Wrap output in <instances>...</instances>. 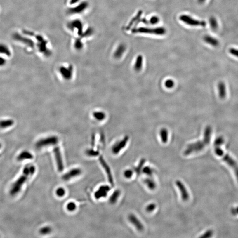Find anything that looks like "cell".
Wrapping results in <instances>:
<instances>
[{
    "label": "cell",
    "mask_w": 238,
    "mask_h": 238,
    "mask_svg": "<svg viewBox=\"0 0 238 238\" xmlns=\"http://www.w3.org/2000/svg\"><path fill=\"white\" fill-rule=\"evenodd\" d=\"M13 38L15 41H19L31 47H33L34 46V42L32 40L27 37L23 36L18 33H14L13 35Z\"/></svg>",
    "instance_id": "30bf717a"
},
{
    "label": "cell",
    "mask_w": 238,
    "mask_h": 238,
    "mask_svg": "<svg viewBox=\"0 0 238 238\" xmlns=\"http://www.w3.org/2000/svg\"><path fill=\"white\" fill-rule=\"evenodd\" d=\"M224 140L222 137H219L215 140L214 142V151L215 154L220 157L223 161L227 164L233 171L236 179L238 182V164L229 155L225 153L221 148V145L223 144Z\"/></svg>",
    "instance_id": "3957f363"
},
{
    "label": "cell",
    "mask_w": 238,
    "mask_h": 238,
    "mask_svg": "<svg viewBox=\"0 0 238 238\" xmlns=\"http://www.w3.org/2000/svg\"><path fill=\"white\" fill-rule=\"evenodd\" d=\"M145 182L150 189L154 190L156 187L155 183L150 178L146 179Z\"/></svg>",
    "instance_id": "f546056e"
},
{
    "label": "cell",
    "mask_w": 238,
    "mask_h": 238,
    "mask_svg": "<svg viewBox=\"0 0 238 238\" xmlns=\"http://www.w3.org/2000/svg\"><path fill=\"white\" fill-rule=\"evenodd\" d=\"M1 157V155L0 154V157Z\"/></svg>",
    "instance_id": "681fc988"
},
{
    "label": "cell",
    "mask_w": 238,
    "mask_h": 238,
    "mask_svg": "<svg viewBox=\"0 0 238 238\" xmlns=\"http://www.w3.org/2000/svg\"><path fill=\"white\" fill-rule=\"evenodd\" d=\"M56 193L57 196H58V197H63L65 194V190L64 188L61 187L58 188L57 190H56Z\"/></svg>",
    "instance_id": "e575fe53"
},
{
    "label": "cell",
    "mask_w": 238,
    "mask_h": 238,
    "mask_svg": "<svg viewBox=\"0 0 238 238\" xmlns=\"http://www.w3.org/2000/svg\"><path fill=\"white\" fill-rule=\"evenodd\" d=\"M212 135V128L211 126H207L204 131L203 139L188 145L184 151V154L188 155L190 154L202 151L210 143Z\"/></svg>",
    "instance_id": "6da1fadb"
},
{
    "label": "cell",
    "mask_w": 238,
    "mask_h": 238,
    "mask_svg": "<svg viewBox=\"0 0 238 238\" xmlns=\"http://www.w3.org/2000/svg\"><path fill=\"white\" fill-rule=\"evenodd\" d=\"M75 48L77 50H80L83 48V44H82L80 40H77L76 41L74 44Z\"/></svg>",
    "instance_id": "ab89813d"
},
{
    "label": "cell",
    "mask_w": 238,
    "mask_h": 238,
    "mask_svg": "<svg viewBox=\"0 0 238 238\" xmlns=\"http://www.w3.org/2000/svg\"><path fill=\"white\" fill-rule=\"evenodd\" d=\"M121 194V192L119 190H115L112 194L110 198V201L111 204H114L117 200L118 199Z\"/></svg>",
    "instance_id": "83f0119b"
},
{
    "label": "cell",
    "mask_w": 238,
    "mask_h": 238,
    "mask_svg": "<svg viewBox=\"0 0 238 238\" xmlns=\"http://www.w3.org/2000/svg\"><path fill=\"white\" fill-rule=\"evenodd\" d=\"M126 50V46L125 44L122 43L119 45L113 54L114 58L116 59L120 58L123 56Z\"/></svg>",
    "instance_id": "7402d4cb"
},
{
    "label": "cell",
    "mask_w": 238,
    "mask_h": 238,
    "mask_svg": "<svg viewBox=\"0 0 238 238\" xmlns=\"http://www.w3.org/2000/svg\"><path fill=\"white\" fill-rule=\"evenodd\" d=\"M179 19L186 25L192 27L206 26V22L204 21L194 19L187 15L183 14L180 15Z\"/></svg>",
    "instance_id": "8992f818"
},
{
    "label": "cell",
    "mask_w": 238,
    "mask_h": 238,
    "mask_svg": "<svg viewBox=\"0 0 238 238\" xmlns=\"http://www.w3.org/2000/svg\"><path fill=\"white\" fill-rule=\"evenodd\" d=\"M110 187L108 185L101 186L94 193V197L96 199H99L107 196L108 192L110 190Z\"/></svg>",
    "instance_id": "4fadbf2b"
},
{
    "label": "cell",
    "mask_w": 238,
    "mask_h": 238,
    "mask_svg": "<svg viewBox=\"0 0 238 238\" xmlns=\"http://www.w3.org/2000/svg\"><path fill=\"white\" fill-rule=\"evenodd\" d=\"M145 162V160L144 159H142L140 161V163L138 166L135 169V172L136 173L137 175L138 176L139 175L140 173H141V170L142 169L143 166L144 165V163Z\"/></svg>",
    "instance_id": "d6a6232c"
},
{
    "label": "cell",
    "mask_w": 238,
    "mask_h": 238,
    "mask_svg": "<svg viewBox=\"0 0 238 238\" xmlns=\"http://www.w3.org/2000/svg\"><path fill=\"white\" fill-rule=\"evenodd\" d=\"M133 175V171L131 169H128L124 171V176L126 178L130 179Z\"/></svg>",
    "instance_id": "60d3db41"
},
{
    "label": "cell",
    "mask_w": 238,
    "mask_h": 238,
    "mask_svg": "<svg viewBox=\"0 0 238 238\" xmlns=\"http://www.w3.org/2000/svg\"><path fill=\"white\" fill-rule=\"evenodd\" d=\"M86 153L87 155L90 157H96L99 154V152L98 150H94L93 148L87 150Z\"/></svg>",
    "instance_id": "1f68e13d"
},
{
    "label": "cell",
    "mask_w": 238,
    "mask_h": 238,
    "mask_svg": "<svg viewBox=\"0 0 238 238\" xmlns=\"http://www.w3.org/2000/svg\"><path fill=\"white\" fill-rule=\"evenodd\" d=\"M160 137L162 142L165 143L168 141V132L166 128H162L160 131Z\"/></svg>",
    "instance_id": "4316f807"
},
{
    "label": "cell",
    "mask_w": 238,
    "mask_h": 238,
    "mask_svg": "<svg viewBox=\"0 0 238 238\" xmlns=\"http://www.w3.org/2000/svg\"><path fill=\"white\" fill-rule=\"evenodd\" d=\"M35 170L36 168L35 166L32 164L26 165L24 168L20 176L11 186L9 190V194L11 196H15L20 192L23 185L25 183L29 176L34 174Z\"/></svg>",
    "instance_id": "7a4b0ae2"
},
{
    "label": "cell",
    "mask_w": 238,
    "mask_h": 238,
    "mask_svg": "<svg viewBox=\"0 0 238 238\" xmlns=\"http://www.w3.org/2000/svg\"><path fill=\"white\" fill-rule=\"evenodd\" d=\"M66 208L68 211L72 212L76 210L77 208V205L75 202L71 201L67 203L66 206Z\"/></svg>",
    "instance_id": "836d02e7"
},
{
    "label": "cell",
    "mask_w": 238,
    "mask_h": 238,
    "mask_svg": "<svg viewBox=\"0 0 238 238\" xmlns=\"http://www.w3.org/2000/svg\"><path fill=\"white\" fill-rule=\"evenodd\" d=\"M143 172L149 176H151L153 174V170L149 167H146L143 169Z\"/></svg>",
    "instance_id": "f35d334b"
},
{
    "label": "cell",
    "mask_w": 238,
    "mask_h": 238,
    "mask_svg": "<svg viewBox=\"0 0 238 238\" xmlns=\"http://www.w3.org/2000/svg\"><path fill=\"white\" fill-rule=\"evenodd\" d=\"M203 40L207 44L213 47H217L219 45L218 40L209 35H206L203 37Z\"/></svg>",
    "instance_id": "ac0fdd59"
},
{
    "label": "cell",
    "mask_w": 238,
    "mask_h": 238,
    "mask_svg": "<svg viewBox=\"0 0 238 238\" xmlns=\"http://www.w3.org/2000/svg\"><path fill=\"white\" fill-rule=\"evenodd\" d=\"M159 21H160V19H159V17L158 16H156V15H154V16H152L150 18V20L149 23L152 25H155L158 23Z\"/></svg>",
    "instance_id": "8d00e7d4"
},
{
    "label": "cell",
    "mask_w": 238,
    "mask_h": 238,
    "mask_svg": "<svg viewBox=\"0 0 238 238\" xmlns=\"http://www.w3.org/2000/svg\"><path fill=\"white\" fill-rule=\"evenodd\" d=\"M128 140L129 137L126 135L121 141H118L115 143L112 149V153L115 154H118L125 147Z\"/></svg>",
    "instance_id": "9c48e42d"
},
{
    "label": "cell",
    "mask_w": 238,
    "mask_h": 238,
    "mask_svg": "<svg viewBox=\"0 0 238 238\" xmlns=\"http://www.w3.org/2000/svg\"><path fill=\"white\" fill-rule=\"evenodd\" d=\"M7 59L3 56H0V67H3L7 64Z\"/></svg>",
    "instance_id": "b9f144b4"
},
{
    "label": "cell",
    "mask_w": 238,
    "mask_h": 238,
    "mask_svg": "<svg viewBox=\"0 0 238 238\" xmlns=\"http://www.w3.org/2000/svg\"><path fill=\"white\" fill-rule=\"evenodd\" d=\"M164 85H165V86L167 88H168V89H171V88H173L174 86L175 83L173 80H172V79H168L166 80L165 83H164Z\"/></svg>",
    "instance_id": "d590c367"
},
{
    "label": "cell",
    "mask_w": 238,
    "mask_h": 238,
    "mask_svg": "<svg viewBox=\"0 0 238 238\" xmlns=\"http://www.w3.org/2000/svg\"><path fill=\"white\" fill-rule=\"evenodd\" d=\"M52 232V228L49 226H45L42 227L39 230V233L42 235H46L51 233Z\"/></svg>",
    "instance_id": "4dcf8cb0"
},
{
    "label": "cell",
    "mask_w": 238,
    "mask_h": 238,
    "mask_svg": "<svg viewBox=\"0 0 238 238\" xmlns=\"http://www.w3.org/2000/svg\"><path fill=\"white\" fill-rule=\"evenodd\" d=\"M129 221L139 231H143L144 227L142 225V223L139 221V220L133 214H131L129 216Z\"/></svg>",
    "instance_id": "ffe728a7"
},
{
    "label": "cell",
    "mask_w": 238,
    "mask_h": 238,
    "mask_svg": "<svg viewBox=\"0 0 238 238\" xmlns=\"http://www.w3.org/2000/svg\"><path fill=\"white\" fill-rule=\"evenodd\" d=\"M1 147H2V144L1 143H0V149L1 148Z\"/></svg>",
    "instance_id": "c3c4849f"
},
{
    "label": "cell",
    "mask_w": 238,
    "mask_h": 238,
    "mask_svg": "<svg viewBox=\"0 0 238 238\" xmlns=\"http://www.w3.org/2000/svg\"><path fill=\"white\" fill-rule=\"evenodd\" d=\"M0 54L7 57L12 56V52L9 47L5 43H0Z\"/></svg>",
    "instance_id": "603a6c76"
},
{
    "label": "cell",
    "mask_w": 238,
    "mask_h": 238,
    "mask_svg": "<svg viewBox=\"0 0 238 238\" xmlns=\"http://www.w3.org/2000/svg\"><path fill=\"white\" fill-rule=\"evenodd\" d=\"M209 23L210 27L213 31H216L218 28V23L215 17L211 16L209 19Z\"/></svg>",
    "instance_id": "484cf974"
},
{
    "label": "cell",
    "mask_w": 238,
    "mask_h": 238,
    "mask_svg": "<svg viewBox=\"0 0 238 238\" xmlns=\"http://www.w3.org/2000/svg\"><path fill=\"white\" fill-rule=\"evenodd\" d=\"M80 0H70V4L71 5H74L79 2Z\"/></svg>",
    "instance_id": "bcb514c9"
},
{
    "label": "cell",
    "mask_w": 238,
    "mask_h": 238,
    "mask_svg": "<svg viewBox=\"0 0 238 238\" xmlns=\"http://www.w3.org/2000/svg\"><path fill=\"white\" fill-rule=\"evenodd\" d=\"M176 186L179 188V190L180 192L183 200L184 201H187L189 199V194L186 187H185L183 183L180 180H176Z\"/></svg>",
    "instance_id": "9a60e30c"
},
{
    "label": "cell",
    "mask_w": 238,
    "mask_h": 238,
    "mask_svg": "<svg viewBox=\"0 0 238 238\" xmlns=\"http://www.w3.org/2000/svg\"><path fill=\"white\" fill-rule=\"evenodd\" d=\"M81 173H82V170L80 168H73L66 173L64 174L62 176V179L65 181H68L74 177L79 176Z\"/></svg>",
    "instance_id": "5bb4252c"
},
{
    "label": "cell",
    "mask_w": 238,
    "mask_h": 238,
    "mask_svg": "<svg viewBox=\"0 0 238 238\" xmlns=\"http://www.w3.org/2000/svg\"><path fill=\"white\" fill-rule=\"evenodd\" d=\"M232 212L234 215L238 214V207L235 208L233 209H232Z\"/></svg>",
    "instance_id": "f6af8a7d"
},
{
    "label": "cell",
    "mask_w": 238,
    "mask_h": 238,
    "mask_svg": "<svg viewBox=\"0 0 238 238\" xmlns=\"http://www.w3.org/2000/svg\"><path fill=\"white\" fill-rule=\"evenodd\" d=\"M206 1V0H198V3H199V4H202L204 3V2H205Z\"/></svg>",
    "instance_id": "7dc6e473"
},
{
    "label": "cell",
    "mask_w": 238,
    "mask_h": 238,
    "mask_svg": "<svg viewBox=\"0 0 238 238\" xmlns=\"http://www.w3.org/2000/svg\"><path fill=\"white\" fill-rule=\"evenodd\" d=\"M88 6V4L86 1H84L79 5L68 9V13L70 14H77L84 12Z\"/></svg>",
    "instance_id": "7c38bea8"
},
{
    "label": "cell",
    "mask_w": 238,
    "mask_h": 238,
    "mask_svg": "<svg viewBox=\"0 0 238 238\" xmlns=\"http://www.w3.org/2000/svg\"><path fill=\"white\" fill-rule=\"evenodd\" d=\"M142 14V11H139V12H138V13L137 14V15L135 16V17H134L133 19L130 22V23H129L128 25V26L127 27V29H130L131 27L132 26V25L133 24L135 23V22L137 21L139 18H140L141 17V15Z\"/></svg>",
    "instance_id": "f1b7e54d"
},
{
    "label": "cell",
    "mask_w": 238,
    "mask_h": 238,
    "mask_svg": "<svg viewBox=\"0 0 238 238\" xmlns=\"http://www.w3.org/2000/svg\"><path fill=\"white\" fill-rule=\"evenodd\" d=\"M58 142V137L54 135L50 136L38 140L36 142L35 146L37 148H42L48 146L57 145Z\"/></svg>",
    "instance_id": "5b68a950"
},
{
    "label": "cell",
    "mask_w": 238,
    "mask_h": 238,
    "mask_svg": "<svg viewBox=\"0 0 238 238\" xmlns=\"http://www.w3.org/2000/svg\"><path fill=\"white\" fill-rule=\"evenodd\" d=\"M156 208L155 204L154 203H152V204H149L148 206L146 208V210L147 212H151L153 211V210H154Z\"/></svg>",
    "instance_id": "7bdbcfd3"
},
{
    "label": "cell",
    "mask_w": 238,
    "mask_h": 238,
    "mask_svg": "<svg viewBox=\"0 0 238 238\" xmlns=\"http://www.w3.org/2000/svg\"><path fill=\"white\" fill-rule=\"evenodd\" d=\"M143 59L142 55H138L137 57L135 65H134V69L137 72H139L142 69L143 67Z\"/></svg>",
    "instance_id": "d4e9b609"
},
{
    "label": "cell",
    "mask_w": 238,
    "mask_h": 238,
    "mask_svg": "<svg viewBox=\"0 0 238 238\" xmlns=\"http://www.w3.org/2000/svg\"><path fill=\"white\" fill-rule=\"evenodd\" d=\"M53 151L54 156H55V160H56L58 170L59 172H62L64 170V165L62 154H61L59 147H55L53 149Z\"/></svg>",
    "instance_id": "ba28073f"
},
{
    "label": "cell",
    "mask_w": 238,
    "mask_h": 238,
    "mask_svg": "<svg viewBox=\"0 0 238 238\" xmlns=\"http://www.w3.org/2000/svg\"><path fill=\"white\" fill-rule=\"evenodd\" d=\"M133 33L147 34L156 35H163L166 33V30L163 27H158L156 28L140 27L134 28L131 31Z\"/></svg>",
    "instance_id": "277c9868"
},
{
    "label": "cell",
    "mask_w": 238,
    "mask_h": 238,
    "mask_svg": "<svg viewBox=\"0 0 238 238\" xmlns=\"http://www.w3.org/2000/svg\"><path fill=\"white\" fill-rule=\"evenodd\" d=\"M59 73L64 80L69 81L73 78L74 73V68L71 65H62L59 68Z\"/></svg>",
    "instance_id": "52a82bcc"
},
{
    "label": "cell",
    "mask_w": 238,
    "mask_h": 238,
    "mask_svg": "<svg viewBox=\"0 0 238 238\" xmlns=\"http://www.w3.org/2000/svg\"><path fill=\"white\" fill-rule=\"evenodd\" d=\"M82 23L80 21L75 20L72 21L68 23V27L70 29L73 30L74 28H76L77 30L78 34L79 35L82 34Z\"/></svg>",
    "instance_id": "d6986e66"
},
{
    "label": "cell",
    "mask_w": 238,
    "mask_h": 238,
    "mask_svg": "<svg viewBox=\"0 0 238 238\" xmlns=\"http://www.w3.org/2000/svg\"><path fill=\"white\" fill-rule=\"evenodd\" d=\"M99 161L100 164L102 165V167L104 169L105 171V173L107 174L109 182L112 186H113V184H114V182H113V177H112V174L110 167H109V165L107 164V163L106 162L105 160L104 159L102 156H100L99 157Z\"/></svg>",
    "instance_id": "8fae6325"
},
{
    "label": "cell",
    "mask_w": 238,
    "mask_h": 238,
    "mask_svg": "<svg viewBox=\"0 0 238 238\" xmlns=\"http://www.w3.org/2000/svg\"><path fill=\"white\" fill-rule=\"evenodd\" d=\"M93 118L98 121H102L106 118V114L102 111H94L92 114Z\"/></svg>",
    "instance_id": "cb8c5ba5"
},
{
    "label": "cell",
    "mask_w": 238,
    "mask_h": 238,
    "mask_svg": "<svg viewBox=\"0 0 238 238\" xmlns=\"http://www.w3.org/2000/svg\"><path fill=\"white\" fill-rule=\"evenodd\" d=\"M33 158V155L31 152L27 150H24L17 156V160L19 161H21L25 160H31Z\"/></svg>",
    "instance_id": "44dd1931"
},
{
    "label": "cell",
    "mask_w": 238,
    "mask_h": 238,
    "mask_svg": "<svg viewBox=\"0 0 238 238\" xmlns=\"http://www.w3.org/2000/svg\"><path fill=\"white\" fill-rule=\"evenodd\" d=\"M229 53L234 57L238 58V49L234 48H231L228 51Z\"/></svg>",
    "instance_id": "74e56055"
},
{
    "label": "cell",
    "mask_w": 238,
    "mask_h": 238,
    "mask_svg": "<svg viewBox=\"0 0 238 238\" xmlns=\"http://www.w3.org/2000/svg\"><path fill=\"white\" fill-rule=\"evenodd\" d=\"M218 93L219 97L221 100H224L227 97V89L225 84L223 81H220L218 84Z\"/></svg>",
    "instance_id": "e0dca14e"
},
{
    "label": "cell",
    "mask_w": 238,
    "mask_h": 238,
    "mask_svg": "<svg viewBox=\"0 0 238 238\" xmlns=\"http://www.w3.org/2000/svg\"><path fill=\"white\" fill-rule=\"evenodd\" d=\"M213 232L211 230H209L207 232H206L202 236H200L201 238H209L211 237L213 235Z\"/></svg>",
    "instance_id": "ee69618b"
},
{
    "label": "cell",
    "mask_w": 238,
    "mask_h": 238,
    "mask_svg": "<svg viewBox=\"0 0 238 238\" xmlns=\"http://www.w3.org/2000/svg\"><path fill=\"white\" fill-rule=\"evenodd\" d=\"M15 124V121L11 118H6L0 120V129H7L13 127Z\"/></svg>",
    "instance_id": "2e32d148"
}]
</instances>
